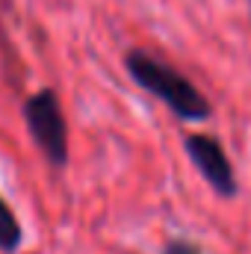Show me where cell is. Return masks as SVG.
I'll return each mask as SVG.
<instances>
[{
    "mask_svg": "<svg viewBox=\"0 0 251 254\" xmlns=\"http://www.w3.org/2000/svg\"><path fill=\"white\" fill-rule=\"evenodd\" d=\"M125 71L142 92L157 98L175 119H181L187 125H204L213 119L210 98L184 71H178L172 63L160 60L157 54L142 51V48H130L125 54Z\"/></svg>",
    "mask_w": 251,
    "mask_h": 254,
    "instance_id": "6da1fadb",
    "label": "cell"
},
{
    "mask_svg": "<svg viewBox=\"0 0 251 254\" xmlns=\"http://www.w3.org/2000/svg\"><path fill=\"white\" fill-rule=\"evenodd\" d=\"M21 116H24V125H27V133H30L36 151L45 157V163L54 172H63L71 160V145H68L65 110L57 89L45 86V89H36L33 95H27L21 104Z\"/></svg>",
    "mask_w": 251,
    "mask_h": 254,
    "instance_id": "7a4b0ae2",
    "label": "cell"
},
{
    "mask_svg": "<svg viewBox=\"0 0 251 254\" xmlns=\"http://www.w3.org/2000/svg\"><path fill=\"white\" fill-rule=\"evenodd\" d=\"M184 151H187L189 163L198 169V175L204 178V184L216 192L219 198L231 201L240 195V181H237V169L225 151V145L210 136V133H184Z\"/></svg>",
    "mask_w": 251,
    "mask_h": 254,
    "instance_id": "3957f363",
    "label": "cell"
},
{
    "mask_svg": "<svg viewBox=\"0 0 251 254\" xmlns=\"http://www.w3.org/2000/svg\"><path fill=\"white\" fill-rule=\"evenodd\" d=\"M21 246H24V225H21L18 213L12 210V204L0 192V252L18 254Z\"/></svg>",
    "mask_w": 251,
    "mask_h": 254,
    "instance_id": "277c9868",
    "label": "cell"
},
{
    "mask_svg": "<svg viewBox=\"0 0 251 254\" xmlns=\"http://www.w3.org/2000/svg\"><path fill=\"white\" fill-rule=\"evenodd\" d=\"M160 254H204V252H201L192 240H181V237H178V240H169Z\"/></svg>",
    "mask_w": 251,
    "mask_h": 254,
    "instance_id": "5b68a950",
    "label": "cell"
}]
</instances>
